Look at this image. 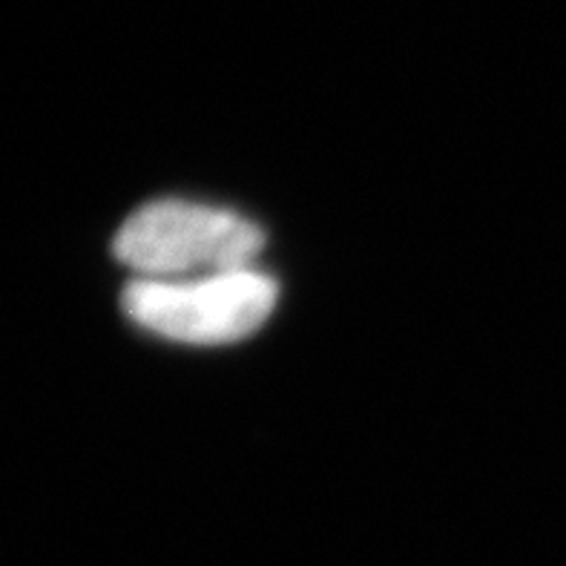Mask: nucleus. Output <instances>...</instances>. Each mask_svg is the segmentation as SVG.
Instances as JSON below:
<instances>
[{
    "label": "nucleus",
    "instance_id": "nucleus-1",
    "mask_svg": "<svg viewBox=\"0 0 566 566\" xmlns=\"http://www.w3.org/2000/svg\"><path fill=\"white\" fill-rule=\"evenodd\" d=\"M265 233L242 213L199 201H150L115 233L113 253L142 280H190L253 268Z\"/></svg>",
    "mask_w": 566,
    "mask_h": 566
},
{
    "label": "nucleus",
    "instance_id": "nucleus-2",
    "mask_svg": "<svg viewBox=\"0 0 566 566\" xmlns=\"http://www.w3.org/2000/svg\"><path fill=\"white\" fill-rule=\"evenodd\" d=\"M280 285L256 268L190 276L136 280L124 287V311L158 337L187 345H224L256 334L276 308Z\"/></svg>",
    "mask_w": 566,
    "mask_h": 566
}]
</instances>
